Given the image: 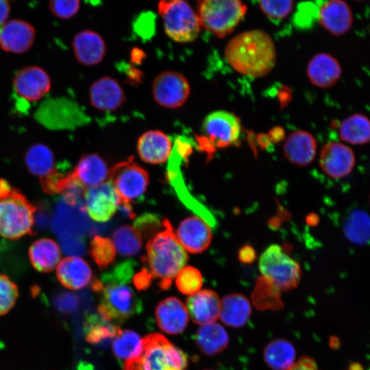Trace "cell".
I'll return each instance as SVG.
<instances>
[{
  "label": "cell",
  "mask_w": 370,
  "mask_h": 370,
  "mask_svg": "<svg viewBox=\"0 0 370 370\" xmlns=\"http://www.w3.org/2000/svg\"><path fill=\"white\" fill-rule=\"evenodd\" d=\"M188 365L186 354L158 333L142 339L139 354L125 361L123 370H184Z\"/></svg>",
  "instance_id": "277c9868"
},
{
  "label": "cell",
  "mask_w": 370,
  "mask_h": 370,
  "mask_svg": "<svg viewBox=\"0 0 370 370\" xmlns=\"http://www.w3.org/2000/svg\"><path fill=\"white\" fill-rule=\"evenodd\" d=\"M25 162L29 171L39 177L40 180L57 171L55 169V156L53 151L42 143L34 144L27 149Z\"/></svg>",
  "instance_id": "f546056e"
},
{
  "label": "cell",
  "mask_w": 370,
  "mask_h": 370,
  "mask_svg": "<svg viewBox=\"0 0 370 370\" xmlns=\"http://www.w3.org/2000/svg\"><path fill=\"white\" fill-rule=\"evenodd\" d=\"M259 6L262 12L269 18L279 20L285 18L291 12L294 2L293 1H262Z\"/></svg>",
  "instance_id": "60d3db41"
},
{
  "label": "cell",
  "mask_w": 370,
  "mask_h": 370,
  "mask_svg": "<svg viewBox=\"0 0 370 370\" xmlns=\"http://www.w3.org/2000/svg\"><path fill=\"white\" fill-rule=\"evenodd\" d=\"M146 250L147 271L158 281L162 290L168 289L185 267L188 256L167 219L162 221V228L149 238Z\"/></svg>",
  "instance_id": "7a4b0ae2"
},
{
  "label": "cell",
  "mask_w": 370,
  "mask_h": 370,
  "mask_svg": "<svg viewBox=\"0 0 370 370\" xmlns=\"http://www.w3.org/2000/svg\"><path fill=\"white\" fill-rule=\"evenodd\" d=\"M134 224V228L141 236H149V238L157 233L162 227V221L160 222V219L155 215L150 214L140 217Z\"/></svg>",
  "instance_id": "7bdbcfd3"
},
{
  "label": "cell",
  "mask_w": 370,
  "mask_h": 370,
  "mask_svg": "<svg viewBox=\"0 0 370 370\" xmlns=\"http://www.w3.org/2000/svg\"><path fill=\"white\" fill-rule=\"evenodd\" d=\"M258 266L262 276L280 292L292 290L299 284L301 274L299 264L278 245H271L262 252Z\"/></svg>",
  "instance_id": "ba28073f"
},
{
  "label": "cell",
  "mask_w": 370,
  "mask_h": 370,
  "mask_svg": "<svg viewBox=\"0 0 370 370\" xmlns=\"http://www.w3.org/2000/svg\"><path fill=\"white\" fill-rule=\"evenodd\" d=\"M341 73L338 60L328 53L315 55L308 64V77L314 85L319 88L333 86L340 79Z\"/></svg>",
  "instance_id": "d4e9b609"
},
{
  "label": "cell",
  "mask_w": 370,
  "mask_h": 370,
  "mask_svg": "<svg viewBox=\"0 0 370 370\" xmlns=\"http://www.w3.org/2000/svg\"><path fill=\"white\" fill-rule=\"evenodd\" d=\"M120 327L106 321L99 314H90L84 324V333L88 342L95 345H108L116 336Z\"/></svg>",
  "instance_id": "d6a6232c"
},
{
  "label": "cell",
  "mask_w": 370,
  "mask_h": 370,
  "mask_svg": "<svg viewBox=\"0 0 370 370\" xmlns=\"http://www.w3.org/2000/svg\"><path fill=\"white\" fill-rule=\"evenodd\" d=\"M152 276L147 269H143L138 273L133 279V283L138 291H145L151 284Z\"/></svg>",
  "instance_id": "ee69618b"
},
{
  "label": "cell",
  "mask_w": 370,
  "mask_h": 370,
  "mask_svg": "<svg viewBox=\"0 0 370 370\" xmlns=\"http://www.w3.org/2000/svg\"><path fill=\"white\" fill-rule=\"evenodd\" d=\"M343 230L345 237L358 245L370 243V216L365 210H352L345 221Z\"/></svg>",
  "instance_id": "836d02e7"
},
{
  "label": "cell",
  "mask_w": 370,
  "mask_h": 370,
  "mask_svg": "<svg viewBox=\"0 0 370 370\" xmlns=\"http://www.w3.org/2000/svg\"><path fill=\"white\" fill-rule=\"evenodd\" d=\"M92 271L82 258L69 256L63 258L56 267V276L66 288L77 291L83 288L92 280Z\"/></svg>",
  "instance_id": "603a6c76"
},
{
  "label": "cell",
  "mask_w": 370,
  "mask_h": 370,
  "mask_svg": "<svg viewBox=\"0 0 370 370\" xmlns=\"http://www.w3.org/2000/svg\"><path fill=\"white\" fill-rule=\"evenodd\" d=\"M73 50L76 60L85 66L99 64L106 52L103 38L92 30H83L77 34L73 40Z\"/></svg>",
  "instance_id": "ffe728a7"
},
{
  "label": "cell",
  "mask_w": 370,
  "mask_h": 370,
  "mask_svg": "<svg viewBox=\"0 0 370 370\" xmlns=\"http://www.w3.org/2000/svg\"><path fill=\"white\" fill-rule=\"evenodd\" d=\"M71 173L86 188L103 183L110 175L106 163L95 153L83 155Z\"/></svg>",
  "instance_id": "484cf974"
},
{
  "label": "cell",
  "mask_w": 370,
  "mask_h": 370,
  "mask_svg": "<svg viewBox=\"0 0 370 370\" xmlns=\"http://www.w3.org/2000/svg\"><path fill=\"white\" fill-rule=\"evenodd\" d=\"M18 296L16 284L6 275L0 274V315L6 314L13 308Z\"/></svg>",
  "instance_id": "ab89813d"
},
{
  "label": "cell",
  "mask_w": 370,
  "mask_h": 370,
  "mask_svg": "<svg viewBox=\"0 0 370 370\" xmlns=\"http://www.w3.org/2000/svg\"><path fill=\"white\" fill-rule=\"evenodd\" d=\"M110 180L121 199V206H131L141 198L149 183L147 172L132 158L115 164L110 171Z\"/></svg>",
  "instance_id": "9c48e42d"
},
{
  "label": "cell",
  "mask_w": 370,
  "mask_h": 370,
  "mask_svg": "<svg viewBox=\"0 0 370 370\" xmlns=\"http://www.w3.org/2000/svg\"><path fill=\"white\" fill-rule=\"evenodd\" d=\"M137 151L145 162L156 164L164 162L171 156V142L160 130H149L138 138Z\"/></svg>",
  "instance_id": "7402d4cb"
},
{
  "label": "cell",
  "mask_w": 370,
  "mask_h": 370,
  "mask_svg": "<svg viewBox=\"0 0 370 370\" xmlns=\"http://www.w3.org/2000/svg\"><path fill=\"white\" fill-rule=\"evenodd\" d=\"M195 340L198 349L203 354L212 356L227 347L229 336L222 325L213 322L201 325L195 334Z\"/></svg>",
  "instance_id": "f1b7e54d"
},
{
  "label": "cell",
  "mask_w": 370,
  "mask_h": 370,
  "mask_svg": "<svg viewBox=\"0 0 370 370\" xmlns=\"http://www.w3.org/2000/svg\"><path fill=\"white\" fill-rule=\"evenodd\" d=\"M296 351L293 345L286 339H275L264 347L263 358L273 370H287L294 364Z\"/></svg>",
  "instance_id": "4dcf8cb0"
},
{
  "label": "cell",
  "mask_w": 370,
  "mask_h": 370,
  "mask_svg": "<svg viewBox=\"0 0 370 370\" xmlns=\"http://www.w3.org/2000/svg\"><path fill=\"white\" fill-rule=\"evenodd\" d=\"M341 139L352 145H363L370 142V119L360 114L347 117L339 128Z\"/></svg>",
  "instance_id": "1f68e13d"
},
{
  "label": "cell",
  "mask_w": 370,
  "mask_h": 370,
  "mask_svg": "<svg viewBox=\"0 0 370 370\" xmlns=\"http://www.w3.org/2000/svg\"><path fill=\"white\" fill-rule=\"evenodd\" d=\"M256 252L252 247L245 245L238 252V258L243 263H251L256 259Z\"/></svg>",
  "instance_id": "bcb514c9"
},
{
  "label": "cell",
  "mask_w": 370,
  "mask_h": 370,
  "mask_svg": "<svg viewBox=\"0 0 370 370\" xmlns=\"http://www.w3.org/2000/svg\"><path fill=\"white\" fill-rule=\"evenodd\" d=\"M92 106L102 111H113L125 101L124 91L119 82L111 77H102L94 82L89 88Z\"/></svg>",
  "instance_id": "ac0fdd59"
},
{
  "label": "cell",
  "mask_w": 370,
  "mask_h": 370,
  "mask_svg": "<svg viewBox=\"0 0 370 370\" xmlns=\"http://www.w3.org/2000/svg\"><path fill=\"white\" fill-rule=\"evenodd\" d=\"M10 5L8 1L0 0V27L8 21Z\"/></svg>",
  "instance_id": "7dc6e473"
},
{
  "label": "cell",
  "mask_w": 370,
  "mask_h": 370,
  "mask_svg": "<svg viewBox=\"0 0 370 370\" xmlns=\"http://www.w3.org/2000/svg\"><path fill=\"white\" fill-rule=\"evenodd\" d=\"M84 197L87 213L98 222L110 219L121 204V197L110 180L86 188Z\"/></svg>",
  "instance_id": "8fae6325"
},
{
  "label": "cell",
  "mask_w": 370,
  "mask_h": 370,
  "mask_svg": "<svg viewBox=\"0 0 370 370\" xmlns=\"http://www.w3.org/2000/svg\"><path fill=\"white\" fill-rule=\"evenodd\" d=\"M287 370H319L316 362L310 356L301 357Z\"/></svg>",
  "instance_id": "f6af8a7d"
},
{
  "label": "cell",
  "mask_w": 370,
  "mask_h": 370,
  "mask_svg": "<svg viewBox=\"0 0 370 370\" xmlns=\"http://www.w3.org/2000/svg\"><path fill=\"white\" fill-rule=\"evenodd\" d=\"M225 56L235 71L253 77L267 75L276 62L271 37L260 29L246 31L234 36L225 47Z\"/></svg>",
  "instance_id": "6da1fadb"
},
{
  "label": "cell",
  "mask_w": 370,
  "mask_h": 370,
  "mask_svg": "<svg viewBox=\"0 0 370 370\" xmlns=\"http://www.w3.org/2000/svg\"><path fill=\"white\" fill-rule=\"evenodd\" d=\"M175 284L182 293L192 295L200 291L202 286L201 273L193 267H184L177 275Z\"/></svg>",
  "instance_id": "f35d334b"
},
{
  "label": "cell",
  "mask_w": 370,
  "mask_h": 370,
  "mask_svg": "<svg viewBox=\"0 0 370 370\" xmlns=\"http://www.w3.org/2000/svg\"><path fill=\"white\" fill-rule=\"evenodd\" d=\"M29 257L33 267L42 273L51 271L61 260L58 245L49 238H40L29 248Z\"/></svg>",
  "instance_id": "83f0119b"
},
{
  "label": "cell",
  "mask_w": 370,
  "mask_h": 370,
  "mask_svg": "<svg viewBox=\"0 0 370 370\" xmlns=\"http://www.w3.org/2000/svg\"><path fill=\"white\" fill-rule=\"evenodd\" d=\"M112 238L116 249L124 256L136 254L142 247V236L134 227L130 225L117 228Z\"/></svg>",
  "instance_id": "8d00e7d4"
},
{
  "label": "cell",
  "mask_w": 370,
  "mask_h": 370,
  "mask_svg": "<svg viewBox=\"0 0 370 370\" xmlns=\"http://www.w3.org/2000/svg\"><path fill=\"white\" fill-rule=\"evenodd\" d=\"M90 254L100 269H106L116 256V248L112 240L95 236L90 243Z\"/></svg>",
  "instance_id": "74e56055"
},
{
  "label": "cell",
  "mask_w": 370,
  "mask_h": 370,
  "mask_svg": "<svg viewBox=\"0 0 370 370\" xmlns=\"http://www.w3.org/2000/svg\"><path fill=\"white\" fill-rule=\"evenodd\" d=\"M369 204H370V195H369Z\"/></svg>",
  "instance_id": "681fc988"
},
{
  "label": "cell",
  "mask_w": 370,
  "mask_h": 370,
  "mask_svg": "<svg viewBox=\"0 0 370 370\" xmlns=\"http://www.w3.org/2000/svg\"><path fill=\"white\" fill-rule=\"evenodd\" d=\"M36 33L34 27L25 21H8L0 27V47L9 53H25L33 45Z\"/></svg>",
  "instance_id": "9a60e30c"
},
{
  "label": "cell",
  "mask_w": 370,
  "mask_h": 370,
  "mask_svg": "<svg viewBox=\"0 0 370 370\" xmlns=\"http://www.w3.org/2000/svg\"><path fill=\"white\" fill-rule=\"evenodd\" d=\"M252 312L249 299L240 293H231L221 300L219 318L227 326L239 328L249 319Z\"/></svg>",
  "instance_id": "4316f807"
},
{
  "label": "cell",
  "mask_w": 370,
  "mask_h": 370,
  "mask_svg": "<svg viewBox=\"0 0 370 370\" xmlns=\"http://www.w3.org/2000/svg\"><path fill=\"white\" fill-rule=\"evenodd\" d=\"M155 316L160 329L168 334L182 333L186 329L189 318L186 307L175 297L161 301L156 308Z\"/></svg>",
  "instance_id": "e0dca14e"
},
{
  "label": "cell",
  "mask_w": 370,
  "mask_h": 370,
  "mask_svg": "<svg viewBox=\"0 0 370 370\" xmlns=\"http://www.w3.org/2000/svg\"><path fill=\"white\" fill-rule=\"evenodd\" d=\"M251 299L254 305L259 310H280L283 308L280 291L262 276L256 280Z\"/></svg>",
  "instance_id": "e575fe53"
},
{
  "label": "cell",
  "mask_w": 370,
  "mask_h": 370,
  "mask_svg": "<svg viewBox=\"0 0 370 370\" xmlns=\"http://www.w3.org/2000/svg\"><path fill=\"white\" fill-rule=\"evenodd\" d=\"M14 188L4 179H0V198L9 195Z\"/></svg>",
  "instance_id": "c3c4849f"
},
{
  "label": "cell",
  "mask_w": 370,
  "mask_h": 370,
  "mask_svg": "<svg viewBox=\"0 0 370 370\" xmlns=\"http://www.w3.org/2000/svg\"><path fill=\"white\" fill-rule=\"evenodd\" d=\"M49 8L56 16L67 19L74 16L79 11L80 1L77 0H53L49 2Z\"/></svg>",
  "instance_id": "b9f144b4"
},
{
  "label": "cell",
  "mask_w": 370,
  "mask_h": 370,
  "mask_svg": "<svg viewBox=\"0 0 370 370\" xmlns=\"http://www.w3.org/2000/svg\"><path fill=\"white\" fill-rule=\"evenodd\" d=\"M318 18L321 25L335 36H341L348 32L352 23L349 6L340 0L323 3L319 9Z\"/></svg>",
  "instance_id": "44dd1931"
},
{
  "label": "cell",
  "mask_w": 370,
  "mask_h": 370,
  "mask_svg": "<svg viewBox=\"0 0 370 370\" xmlns=\"http://www.w3.org/2000/svg\"><path fill=\"white\" fill-rule=\"evenodd\" d=\"M36 208L23 194L13 188L0 198V236L11 240L32 234Z\"/></svg>",
  "instance_id": "5b68a950"
},
{
  "label": "cell",
  "mask_w": 370,
  "mask_h": 370,
  "mask_svg": "<svg viewBox=\"0 0 370 370\" xmlns=\"http://www.w3.org/2000/svg\"><path fill=\"white\" fill-rule=\"evenodd\" d=\"M247 12V7L238 0H204L198 2L201 26L219 38L230 34Z\"/></svg>",
  "instance_id": "52a82bcc"
},
{
  "label": "cell",
  "mask_w": 370,
  "mask_h": 370,
  "mask_svg": "<svg viewBox=\"0 0 370 370\" xmlns=\"http://www.w3.org/2000/svg\"><path fill=\"white\" fill-rule=\"evenodd\" d=\"M16 92L29 101L42 99L51 88V79L47 72L37 66H26L17 72L13 80Z\"/></svg>",
  "instance_id": "5bb4252c"
},
{
  "label": "cell",
  "mask_w": 370,
  "mask_h": 370,
  "mask_svg": "<svg viewBox=\"0 0 370 370\" xmlns=\"http://www.w3.org/2000/svg\"><path fill=\"white\" fill-rule=\"evenodd\" d=\"M356 157L354 151L345 144L330 142L325 144L319 156L322 171L335 179L347 176L354 169Z\"/></svg>",
  "instance_id": "4fadbf2b"
},
{
  "label": "cell",
  "mask_w": 370,
  "mask_h": 370,
  "mask_svg": "<svg viewBox=\"0 0 370 370\" xmlns=\"http://www.w3.org/2000/svg\"><path fill=\"white\" fill-rule=\"evenodd\" d=\"M204 370H213V369H204Z\"/></svg>",
  "instance_id": "f907efd6"
},
{
  "label": "cell",
  "mask_w": 370,
  "mask_h": 370,
  "mask_svg": "<svg viewBox=\"0 0 370 370\" xmlns=\"http://www.w3.org/2000/svg\"><path fill=\"white\" fill-rule=\"evenodd\" d=\"M142 339L134 331L120 330L112 342L114 355L121 360H129L137 356L141 349Z\"/></svg>",
  "instance_id": "d590c367"
},
{
  "label": "cell",
  "mask_w": 370,
  "mask_h": 370,
  "mask_svg": "<svg viewBox=\"0 0 370 370\" xmlns=\"http://www.w3.org/2000/svg\"><path fill=\"white\" fill-rule=\"evenodd\" d=\"M240 120L234 114L218 110L209 114L203 123V131L210 141L219 148L235 143L241 134Z\"/></svg>",
  "instance_id": "7c38bea8"
},
{
  "label": "cell",
  "mask_w": 370,
  "mask_h": 370,
  "mask_svg": "<svg viewBox=\"0 0 370 370\" xmlns=\"http://www.w3.org/2000/svg\"><path fill=\"white\" fill-rule=\"evenodd\" d=\"M221 299L210 289L200 290L186 299V309L192 321L199 325L209 324L219 317Z\"/></svg>",
  "instance_id": "d6986e66"
},
{
  "label": "cell",
  "mask_w": 370,
  "mask_h": 370,
  "mask_svg": "<svg viewBox=\"0 0 370 370\" xmlns=\"http://www.w3.org/2000/svg\"><path fill=\"white\" fill-rule=\"evenodd\" d=\"M130 280L112 271L104 274L98 306V313L104 319L114 324L123 322L143 310L141 300L127 284Z\"/></svg>",
  "instance_id": "3957f363"
},
{
  "label": "cell",
  "mask_w": 370,
  "mask_h": 370,
  "mask_svg": "<svg viewBox=\"0 0 370 370\" xmlns=\"http://www.w3.org/2000/svg\"><path fill=\"white\" fill-rule=\"evenodd\" d=\"M190 92L186 78L180 73L166 71L158 75L152 84L156 101L166 108H177L187 100Z\"/></svg>",
  "instance_id": "30bf717a"
},
{
  "label": "cell",
  "mask_w": 370,
  "mask_h": 370,
  "mask_svg": "<svg viewBox=\"0 0 370 370\" xmlns=\"http://www.w3.org/2000/svg\"><path fill=\"white\" fill-rule=\"evenodd\" d=\"M175 236L184 249L193 254L204 251L212 240L210 225L201 218L195 216L180 223Z\"/></svg>",
  "instance_id": "2e32d148"
},
{
  "label": "cell",
  "mask_w": 370,
  "mask_h": 370,
  "mask_svg": "<svg viewBox=\"0 0 370 370\" xmlns=\"http://www.w3.org/2000/svg\"><path fill=\"white\" fill-rule=\"evenodd\" d=\"M283 151L286 158L291 163L298 166L308 165L315 157L316 140L308 132L295 131L286 139Z\"/></svg>",
  "instance_id": "cb8c5ba5"
},
{
  "label": "cell",
  "mask_w": 370,
  "mask_h": 370,
  "mask_svg": "<svg viewBox=\"0 0 370 370\" xmlns=\"http://www.w3.org/2000/svg\"><path fill=\"white\" fill-rule=\"evenodd\" d=\"M166 34L177 42H190L199 35L201 25L190 5L183 0H164L158 5Z\"/></svg>",
  "instance_id": "8992f818"
}]
</instances>
